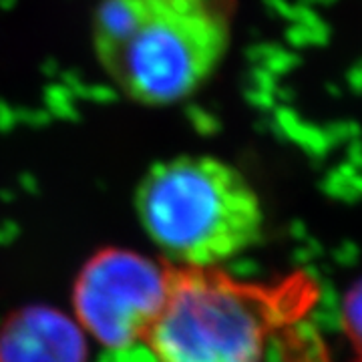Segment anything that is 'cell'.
Wrapping results in <instances>:
<instances>
[{
    "instance_id": "obj_3",
    "label": "cell",
    "mask_w": 362,
    "mask_h": 362,
    "mask_svg": "<svg viewBox=\"0 0 362 362\" xmlns=\"http://www.w3.org/2000/svg\"><path fill=\"white\" fill-rule=\"evenodd\" d=\"M135 209L163 262L218 268L258 242L259 195L240 169L214 156H177L147 169Z\"/></svg>"
},
{
    "instance_id": "obj_6",
    "label": "cell",
    "mask_w": 362,
    "mask_h": 362,
    "mask_svg": "<svg viewBox=\"0 0 362 362\" xmlns=\"http://www.w3.org/2000/svg\"><path fill=\"white\" fill-rule=\"evenodd\" d=\"M259 362H332L320 332L306 320L292 324L272 338Z\"/></svg>"
},
{
    "instance_id": "obj_4",
    "label": "cell",
    "mask_w": 362,
    "mask_h": 362,
    "mask_svg": "<svg viewBox=\"0 0 362 362\" xmlns=\"http://www.w3.org/2000/svg\"><path fill=\"white\" fill-rule=\"evenodd\" d=\"M168 262L107 247L78 272L73 304L81 326L111 349L143 342L163 304Z\"/></svg>"
},
{
    "instance_id": "obj_5",
    "label": "cell",
    "mask_w": 362,
    "mask_h": 362,
    "mask_svg": "<svg viewBox=\"0 0 362 362\" xmlns=\"http://www.w3.org/2000/svg\"><path fill=\"white\" fill-rule=\"evenodd\" d=\"M77 326L54 310L33 308L14 316L0 334V362H83Z\"/></svg>"
},
{
    "instance_id": "obj_2",
    "label": "cell",
    "mask_w": 362,
    "mask_h": 362,
    "mask_svg": "<svg viewBox=\"0 0 362 362\" xmlns=\"http://www.w3.org/2000/svg\"><path fill=\"white\" fill-rule=\"evenodd\" d=\"M318 286L298 272L272 282L168 264L163 304L145 344L157 362H259L272 338L306 320Z\"/></svg>"
},
{
    "instance_id": "obj_1",
    "label": "cell",
    "mask_w": 362,
    "mask_h": 362,
    "mask_svg": "<svg viewBox=\"0 0 362 362\" xmlns=\"http://www.w3.org/2000/svg\"><path fill=\"white\" fill-rule=\"evenodd\" d=\"M230 0H99L93 49L127 99L165 107L194 97L226 59Z\"/></svg>"
},
{
    "instance_id": "obj_7",
    "label": "cell",
    "mask_w": 362,
    "mask_h": 362,
    "mask_svg": "<svg viewBox=\"0 0 362 362\" xmlns=\"http://www.w3.org/2000/svg\"><path fill=\"white\" fill-rule=\"evenodd\" d=\"M344 328L356 346L362 362V282L352 288L344 302Z\"/></svg>"
}]
</instances>
